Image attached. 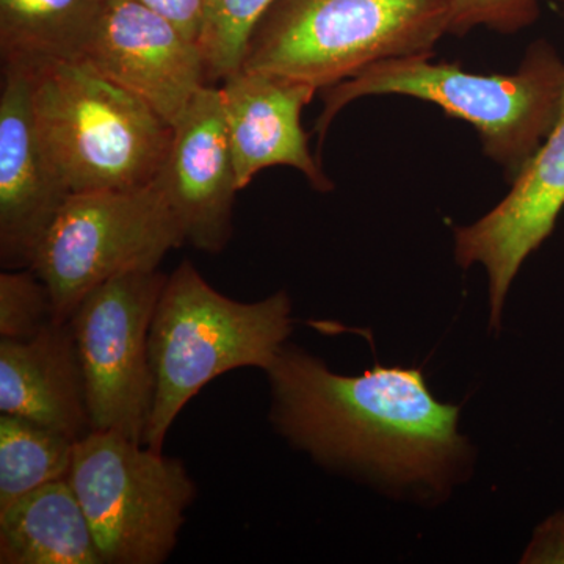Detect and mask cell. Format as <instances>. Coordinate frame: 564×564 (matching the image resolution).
Wrapping results in <instances>:
<instances>
[{"label":"cell","instance_id":"6da1fadb","mask_svg":"<svg viewBox=\"0 0 564 564\" xmlns=\"http://www.w3.org/2000/svg\"><path fill=\"white\" fill-rule=\"evenodd\" d=\"M265 372L274 429L332 469L441 489L469 448L459 408L437 402L419 369L375 366L344 377L284 345Z\"/></svg>","mask_w":564,"mask_h":564},{"label":"cell","instance_id":"ba28073f","mask_svg":"<svg viewBox=\"0 0 564 564\" xmlns=\"http://www.w3.org/2000/svg\"><path fill=\"white\" fill-rule=\"evenodd\" d=\"M166 274H122L93 289L69 318L79 352L93 432L144 445L155 381L150 329Z\"/></svg>","mask_w":564,"mask_h":564},{"label":"cell","instance_id":"5b68a950","mask_svg":"<svg viewBox=\"0 0 564 564\" xmlns=\"http://www.w3.org/2000/svg\"><path fill=\"white\" fill-rule=\"evenodd\" d=\"M451 31V0H274L252 29L245 70L318 90L377 63L426 55Z\"/></svg>","mask_w":564,"mask_h":564},{"label":"cell","instance_id":"ffe728a7","mask_svg":"<svg viewBox=\"0 0 564 564\" xmlns=\"http://www.w3.org/2000/svg\"><path fill=\"white\" fill-rule=\"evenodd\" d=\"M540 18V0H451L452 35L463 36L478 28L511 35Z\"/></svg>","mask_w":564,"mask_h":564},{"label":"cell","instance_id":"30bf717a","mask_svg":"<svg viewBox=\"0 0 564 564\" xmlns=\"http://www.w3.org/2000/svg\"><path fill=\"white\" fill-rule=\"evenodd\" d=\"M564 209V93L554 128L502 202L474 225L455 229L456 262L481 263L489 274L491 323L500 314L511 282L525 259L554 232Z\"/></svg>","mask_w":564,"mask_h":564},{"label":"cell","instance_id":"8fae6325","mask_svg":"<svg viewBox=\"0 0 564 564\" xmlns=\"http://www.w3.org/2000/svg\"><path fill=\"white\" fill-rule=\"evenodd\" d=\"M0 93V263L31 269L69 192L52 169L32 109L31 70L2 63Z\"/></svg>","mask_w":564,"mask_h":564},{"label":"cell","instance_id":"44dd1931","mask_svg":"<svg viewBox=\"0 0 564 564\" xmlns=\"http://www.w3.org/2000/svg\"><path fill=\"white\" fill-rule=\"evenodd\" d=\"M176 25L187 39L199 44L206 0H133Z\"/></svg>","mask_w":564,"mask_h":564},{"label":"cell","instance_id":"8992f818","mask_svg":"<svg viewBox=\"0 0 564 564\" xmlns=\"http://www.w3.org/2000/svg\"><path fill=\"white\" fill-rule=\"evenodd\" d=\"M68 481L102 564L165 563L196 499L181 459L111 432L77 441Z\"/></svg>","mask_w":564,"mask_h":564},{"label":"cell","instance_id":"2e32d148","mask_svg":"<svg viewBox=\"0 0 564 564\" xmlns=\"http://www.w3.org/2000/svg\"><path fill=\"white\" fill-rule=\"evenodd\" d=\"M102 0H0L2 63L76 61Z\"/></svg>","mask_w":564,"mask_h":564},{"label":"cell","instance_id":"52a82bcc","mask_svg":"<svg viewBox=\"0 0 564 564\" xmlns=\"http://www.w3.org/2000/svg\"><path fill=\"white\" fill-rule=\"evenodd\" d=\"M187 243L161 182L131 191L74 193L52 223L31 269L51 293L54 322L104 282L152 272Z\"/></svg>","mask_w":564,"mask_h":564},{"label":"cell","instance_id":"4fadbf2b","mask_svg":"<svg viewBox=\"0 0 564 564\" xmlns=\"http://www.w3.org/2000/svg\"><path fill=\"white\" fill-rule=\"evenodd\" d=\"M220 90L240 192L273 166H291L314 191H334L302 126V111L318 88L280 74L240 69L223 80Z\"/></svg>","mask_w":564,"mask_h":564},{"label":"cell","instance_id":"5bb4252c","mask_svg":"<svg viewBox=\"0 0 564 564\" xmlns=\"http://www.w3.org/2000/svg\"><path fill=\"white\" fill-rule=\"evenodd\" d=\"M0 411L76 443L93 432L69 322H52L31 339L0 340Z\"/></svg>","mask_w":564,"mask_h":564},{"label":"cell","instance_id":"277c9868","mask_svg":"<svg viewBox=\"0 0 564 564\" xmlns=\"http://www.w3.org/2000/svg\"><path fill=\"white\" fill-rule=\"evenodd\" d=\"M291 332L292 303L284 291L236 302L215 291L191 261L181 262L151 323L155 393L144 445L162 452L177 415L215 378L243 367L265 372Z\"/></svg>","mask_w":564,"mask_h":564},{"label":"cell","instance_id":"7402d4cb","mask_svg":"<svg viewBox=\"0 0 564 564\" xmlns=\"http://www.w3.org/2000/svg\"><path fill=\"white\" fill-rule=\"evenodd\" d=\"M524 562L564 563V514L541 527Z\"/></svg>","mask_w":564,"mask_h":564},{"label":"cell","instance_id":"ac0fdd59","mask_svg":"<svg viewBox=\"0 0 564 564\" xmlns=\"http://www.w3.org/2000/svg\"><path fill=\"white\" fill-rule=\"evenodd\" d=\"M274 0H206L199 47L209 82L225 80L242 68L252 29Z\"/></svg>","mask_w":564,"mask_h":564},{"label":"cell","instance_id":"e0dca14e","mask_svg":"<svg viewBox=\"0 0 564 564\" xmlns=\"http://www.w3.org/2000/svg\"><path fill=\"white\" fill-rule=\"evenodd\" d=\"M76 441L17 417H0V510L52 481L68 480Z\"/></svg>","mask_w":564,"mask_h":564},{"label":"cell","instance_id":"7c38bea8","mask_svg":"<svg viewBox=\"0 0 564 564\" xmlns=\"http://www.w3.org/2000/svg\"><path fill=\"white\" fill-rule=\"evenodd\" d=\"M158 180L187 243L220 254L232 237L234 204L240 192L220 88L207 85L174 126L169 159Z\"/></svg>","mask_w":564,"mask_h":564},{"label":"cell","instance_id":"7a4b0ae2","mask_svg":"<svg viewBox=\"0 0 564 564\" xmlns=\"http://www.w3.org/2000/svg\"><path fill=\"white\" fill-rule=\"evenodd\" d=\"M433 57L392 58L322 90L323 110L315 122L321 150L339 111L366 96L400 95L436 104L473 124L486 158L514 181L547 139L564 93V62L554 44H530L513 74L467 73Z\"/></svg>","mask_w":564,"mask_h":564},{"label":"cell","instance_id":"603a6c76","mask_svg":"<svg viewBox=\"0 0 564 564\" xmlns=\"http://www.w3.org/2000/svg\"><path fill=\"white\" fill-rule=\"evenodd\" d=\"M554 2L563 3L564 6V0H554Z\"/></svg>","mask_w":564,"mask_h":564},{"label":"cell","instance_id":"9a60e30c","mask_svg":"<svg viewBox=\"0 0 564 564\" xmlns=\"http://www.w3.org/2000/svg\"><path fill=\"white\" fill-rule=\"evenodd\" d=\"M0 563L102 564L68 480L41 486L0 510Z\"/></svg>","mask_w":564,"mask_h":564},{"label":"cell","instance_id":"9c48e42d","mask_svg":"<svg viewBox=\"0 0 564 564\" xmlns=\"http://www.w3.org/2000/svg\"><path fill=\"white\" fill-rule=\"evenodd\" d=\"M76 61L139 96L173 128L209 85L199 44L133 0H102Z\"/></svg>","mask_w":564,"mask_h":564},{"label":"cell","instance_id":"d6986e66","mask_svg":"<svg viewBox=\"0 0 564 564\" xmlns=\"http://www.w3.org/2000/svg\"><path fill=\"white\" fill-rule=\"evenodd\" d=\"M54 322L51 293L32 269L0 273V337L25 340Z\"/></svg>","mask_w":564,"mask_h":564},{"label":"cell","instance_id":"3957f363","mask_svg":"<svg viewBox=\"0 0 564 564\" xmlns=\"http://www.w3.org/2000/svg\"><path fill=\"white\" fill-rule=\"evenodd\" d=\"M28 66L41 147L69 195L158 180L174 128L150 104L80 61Z\"/></svg>","mask_w":564,"mask_h":564}]
</instances>
